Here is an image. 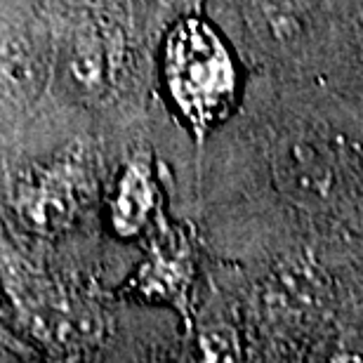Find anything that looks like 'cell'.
Returning <instances> with one entry per match:
<instances>
[{
    "mask_svg": "<svg viewBox=\"0 0 363 363\" xmlns=\"http://www.w3.org/2000/svg\"><path fill=\"white\" fill-rule=\"evenodd\" d=\"M161 5L165 7L168 12L177 14V17H182V14H194L201 10L203 0H161Z\"/></svg>",
    "mask_w": 363,
    "mask_h": 363,
    "instance_id": "5b68a950",
    "label": "cell"
},
{
    "mask_svg": "<svg viewBox=\"0 0 363 363\" xmlns=\"http://www.w3.org/2000/svg\"><path fill=\"white\" fill-rule=\"evenodd\" d=\"M194 248L182 229L161 224L142 267L130 281V293L149 302L170 304L191 328Z\"/></svg>",
    "mask_w": 363,
    "mask_h": 363,
    "instance_id": "7a4b0ae2",
    "label": "cell"
},
{
    "mask_svg": "<svg viewBox=\"0 0 363 363\" xmlns=\"http://www.w3.org/2000/svg\"><path fill=\"white\" fill-rule=\"evenodd\" d=\"M161 81L172 108L199 142L229 118L241 88L229 43L199 12L182 14L165 33Z\"/></svg>",
    "mask_w": 363,
    "mask_h": 363,
    "instance_id": "6da1fadb",
    "label": "cell"
},
{
    "mask_svg": "<svg viewBox=\"0 0 363 363\" xmlns=\"http://www.w3.org/2000/svg\"><path fill=\"white\" fill-rule=\"evenodd\" d=\"M83 199V172L74 161L52 163L19 184L14 206L33 231L57 234L74 222Z\"/></svg>",
    "mask_w": 363,
    "mask_h": 363,
    "instance_id": "3957f363",
    "label": "cell"
},
{
    "mask_svg": "<svg viewBox=\"0 0 363 363\" xmlns=\"http://www.w3.org/2000/svg\"><path fill=\"white\" fill-rule=\"evenodd\" d=\"M158 213V186L147 158H133L116 179L108 222L116 236L137 238L151 227Z\"/></svg>",
    "mask_w": 363,
    "mask_h": 363,
    "instance_id": "277c9868",
    "label": "cell"
}]
</instances>
